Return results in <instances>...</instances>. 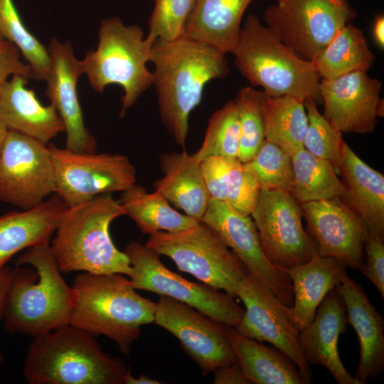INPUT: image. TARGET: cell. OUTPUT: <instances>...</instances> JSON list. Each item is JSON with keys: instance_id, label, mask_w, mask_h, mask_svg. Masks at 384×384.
Wrapping results in <instances>:
<instances>
[{"instance_id": "cell-1", "label": "cell", "mask_w": 384, "mask_h": 384, "mask_svg": "<svg viewBox=\"0 0 384 384\" xmlns=\"http://www.w3.org/2000/svg\"><path fill=\"white\" fill-rule=\"evenodd\" d=\"M225 54L186 36L153 43L150 62L154 65L153 85L161 119L182 146L188 136L189 114L200 104L205 85L229 73Z\"/></svg>"}, {"instance_id": "cell-2", "label": "cell", "mask_w": 384, "mask_h": 384, "mask_svg": "<svg viewBox=\"0 0 384 384\" xmlns=\"http://www.w3.org/2000/svg\"><path fill=\"white\" fill-rule=\"evenodd\" d=\"M16 266L4 301L5 331L33 337L70 324L75 293L61 275L49 241L26 249Z\"/></svg>"}, {"instance_id": "cell-3", "label": "cell", "mask_w": 384, "mask_h": 384, "mask_svg": "<svg viewBox=\"0 0 384 384\" xmlns=\"http://www.w3.org/2000/svg\"><path fill=\"white\" fill-rule=\"evenodd\" d=\"M124 215V208L111 193L67 207L58 219L50 245L59 270L130 277L133 271L128 257L114 246L109 233L110 223Z\"/></svg>"}, {"instance_id": "cell-4", "label": "cell", "mask_w": 384, "mask_h": 384, "mask_svg": "<svg viewBox=\"0 0 384 384\" xmlns=\"http://www.w3.org/2000/svg\"><path fill=\"white\" fill-rule=\"evenodd\" d=\"M127 370L92 334L68 324L33 337L23 372L31 384H122Z\"/></svg>"}, {"instance_id": "cell-5", "label": "cell", "mask_w": 384, "mask_h": 384, "mask_svg": "<svg viewBox=\"0 0 384 384\" xmlns=\"http://www.w3.org/2000/svg\"><path fill=\"white\" fill-rule=\"evenodd\" d=\"M74 307L70 324L93 336L112 340L126 356L141 326L154 323L156 303L136 292L122 274H78L73 283Z\"/></svg>"}, {"instance_id": "cell-6", "label": "cell", "mask_w": 384, "mask_h": 384, "mask_svg": "<svg viewBox=\"0 0 384 384\" xmlns=\"http://www.w3.org/2000/svg\"><path fill=\"white\" fill-rule=\"evenodd\" d=\"M232 53L242 75L266 95L321 102V78L313 61L296 54L256 15L247 16Z\"/></svg>"}, {"instance_id": "cell-7", "label": "cell", "mask_w": 384, "mask_h": 384, "mask_svg": "<svg viewBox=\"0 0 384 384\" xmlns=\"http://www.w3.org/2000/svg\"><path fill=\"white\" fill-rule=\"evenodd\" d=\"M98 36L96 50L87 51L81 61L82 72L90 86L99 92L112 84L123 88L122 117L153 85V73L146 64L156 40L149 36L144 38L141 27L125 26L117 17L102 20Z\"/></svg>"}, {"instance_id": "cell-8", "label": "cell", "mask_w": 384, "mask_h": 384, "mask_svg": "<svg viewBox=\"0 0 384 384\" xmlns=\"http://www.w3.org/2000/svg\"><path fill=\"white\" fill-rule=\"evenodd\" d=\"M146 245L170 257L179 271L233 297H237L239 282L250 273L218 234L202 221L182 231L151 234Z\"/></svg>"}, {"instance_id": "cell-9", "label": "cell", "mask_w": 384, "mask_h": 384, "mask_svg": "<svg viewBox=\"0 0 384 384\" xmlns=\"http://www.w3.org/2000/svg\"><path fill=\"white\" fill-rule=\"evenodd\" d=\"M356 16L348 0H276L263 14L266 26L284 44L311 61Z\"/></svg>"}, {"instance_id": "cell-10", "label": "cell", "mask_w": 384, "mask_h": 384, "mask_svg": "<svg viewBox=\"0 0 384 384\" xmlns=\"http://www.w3.org/2000/svg\"><path fill=\"white\" fill-rule=\"evenodd\" d=\"M132 268L129 277L135 289H144L178 300L226 326L236 327L245 309L228 293L207 284L193 282L167 269L156 252L138 242L125 247Z\"/></svg>"}, {"instance_id": "cell-11", "label": "cell", "mask_w": 384, "mask_h": 384, "mask_svg": "<svg viewBox=\"0 0 384 384\" xmlns=\"http://www.w3.org/2000/svg\"><path fill=\"white\" fill-rule=\"evenodd\" d=\"M55 171V191L67 207L94 197L124 191L135 184L136 169L120 154L75 152L48 145Z\"/></svg>"}, {"instance_id": "cell-12", "label": "cell", "mask_w": 384, "mask_h": 384, "mask_svg": "<svg viewBox=\"0 0 384 384\" xmlns=\"http://www.w3.org/2000/svg\"><path fill=\"white\" fill-rule=\"evenodd\" d=\"M250 215L262 250L275 267L287 272L318 253L316 241L303 228L300 203L290 193L261 188Z\"/></svg>"}, {"instance_id": "cell-13", "label": "cell", "mask_w": 384, "mask_h": 384, "mask_svg": "<svg viewBox=\"0 0 384 384\" xmlns=\"http://www.w3.org/2000/svg\"><path fill=\"white\" fill-rule=\"evenodd\" d=\"M54 191L48 144L8 129L0 154V201L29 210Z\"/></svg>"}, {"instance_id": "cell-14", "label": "cell", "mask_w": 384, "mask_h": 384, "mask_svg": "<svg viewBox=\"0 0 384 384\" xmlns=\"http://www.w3.org/2000/svg\"><path fill=\"white\" fill-rule=\"evenodd\" d=\"M154 323L178 339L203 375L238 361L228 336V326L178 300L160 295Z\"/></svg>"}, {"instance_id": "cell-15", "label": "cell", "mask_w": 384, "mask_h": 384, "mask_svg": "<svg viewBox=\"0 0 384 384\" xmlns=\"http://www.w3.org/2000/svg\"><path fill=\"white\" fill-rule=\"evenodd\" d=\"M237 297L245 306L235 327L237 331L259 342L272 343L296 364L304 383H311V370L300 346V331L288 318L284 305L250 273L239 282Z\"/></svg>"}, {"instance_id": "cell-16", "label": "cell", "mask_w": 384, "mask_h": 384, "mask_svg": "<svg viewBox=\"0 0 384 384\" xmlns=\"http://www.w3.org/2000/svg\"><path fill=\"white\" fill-rule=\"evenodd\" d=\"M201 221L218 234L250 274L269 289L283 305H293L291 279L287 272L275 267L266 257L251 215H242L225 201L210 198Z\"/></svg>"}, {"instance_id": "cell-17", "label": "cell", "mask_w": 384, "mask_h": 384, "mask_svg": "<svg viewBox=\"0 0 384 384\" xmlns=\"http://www.w3.org/2000/svg\"><path fill=\"white\" fill-rule=\"evenodd\" d=\"M306 233L316 242L318 254L360 270L363 242L369 231L364 221L338 197L300 203Z\"/></svg>"}, {"instance_id": "cell-18", "label": "cell", "mask_w": 384, "mask_h": 384, "mask_svg": "<svg viewBox=\"0 0 384 384\" xmlns=\"http://www.w3.org/2000/svg\"><path fill=\"white\" fill-rule=\"evenodd\" d=\"M382 82L367 71H356L333 79H321L319 92L324 117L341 133L374 132L384 116Z\"/></svg>"}, {"instance_id": "cell-19", "label": "cell", "mask_w": 384, "mask_h": 384, "mask_svg": "<svg viewBox=\"0 0 384 384\" xmlns=\"http://www.w3.org/2000/svg\"><path fill=\"white\" fill-rule=\"evenodd\" d=\"M50 68L45 79L46 95L61 117L66 132L65 149L80 153L95 152L97 142L84 123L77 84L83 73L81 61L73 53L70 42L53 37L47 48Z\"/></svg>"}, {"instance_id": "cell-20", "label": "cell", "mask_w": 384, "mask_h": 384, "mask_svg": "<svg viewBox=\"0 0 384 384\" xmlns=\"http://www.w3.org/2000/svg\"><path fill=\"white\" fill-rule=\"evenodd\" d=\"M335 290L346 309V321L356 331L360 360L353 377L360 384L378 377L384 368V320L362 287L346 273Z\"/></svg>"}, {"instance_id": "cell-21", "label": "cell", "mask_w": 384, "mask_h": 384, "mask_svg": "<svg viewBox=\"0 0 384 384\" xmlns=\"http://www.w3.org/2000/svg\"><path fill=\"white\" fill-rule=\"evenodd\" d=\"M346 324L344 303L332 289L319 306L313 321L300 331V346L309 365L325 367L338 384H360L345 368L338 354V337L346 331Z\"/></svg>"}, {"instance_id": "cell-22", "label": "cell", "mask_w": 384, "mask_h": 384, "mask_svg": "<svg viewBox=\"0 0 384 384\" xmlns=\"http://www.w3.org/2000/svg\"><path fill=\"white\" fill-rule=\"evenodd\" d=\"M28 78L13 75L0 93V119L9 130L44 144L65 131L63 122L53 105L43 106L34 90L26 87Z\"/></svg>"}, {"instance_id": "cell-23", "label": "cell", "mask_w": 384, "mask_h": 384, "mask_svg": "<svg viewBox=\"0 0 384 384\" xmlns=\"http://www.w3.org/2000/svg\"><path fill=\"white\" fill-rule=\"evenodd\" d=\"M287 273L291 279L293 305L284 306L291 322L302 331L314 319L317 308L341 282L346 267L336 259L316 253L306 262L295 265Z\"/></svg>"}, {"instance_id": "cell-24", "label": "cell", "mask_w": 384, "mask_h": 384, "mask_svg": "<svg viewBox=\"0 0 384 384\" xmlns=\"http://www.w3.org/2000/svg\"><path fill=\"white\" fill-rule=\"evenodd\" d=\"M338 174L343 184L338 198L370 230L384 238V176L361 159L346 142Z\"/></svg>"}, {"instance_id": "cell-25", "label": "cell", "mask_w": 384, "mask_h": 384, "mask_svg": "<svg viewBox=\"0 0 384 384\" xmlns=\"http://www.w3.org/2000/svg\"><path fill=\"white\" fill-rule=\"evenodd\" d=\"M159 160L164 175L154 183L155 191L186 215L201 221L210 196L201 174L200 161L186 151L164 154Z\"/></svg>"}, {"instance_id": "cell-26", "label": "cell", "mask_w": 384, "mask_h": 384, "mask_svg": "<svg viewBox=\"0 0 384 384\" xmlns=\"http://www.w3.org/2000/svg\"><path fill=\"white\" fill-rule=\"evenodd\" d=\"M67 208L57 196L29 210L0 217V269L19 251L50 239Z\"/></svg>"}, {"instance_id": "cell-27", "label": "cell", "mask_w": 384, "mask_h": 384, "mask_svg": "<svg viewBox=\"0 0 384 384\" xmlns=\"http://www.w3.org/2000/svg\"><path fill=\"white\" fill-rule=\"evenodd\" d=\"M252 0H196L184 36L233 53L242 16Z\"/></svg>"}, {"instance_id": "cell-28", "label": "cell", "mask_w": 384, "mask_h": 384, "mask_svg": "<svg viewBox=\"0 0 384 384\" xmlns=\"http://www.w3.org/2000/svg\"><path fill=\"white\" fill-rule=\"evenodd\" d=\"M228 336L245 374L255 384H304L296 364L270 348L228 326Z\"/></svg>"}, {"instance_id": "cell-29", "label": "cell", "mask_w": 384, "mask_h": 384, "mask_svg": "<svg viewBox=\"0 0 384 384\" xmlns=\"http://www.w3.org/2000/svg\"><path fill=\"white\" fill-rule=\"evenodd\" d=\"M265 140L292 156L304 148L308 119L304 102L288 95L272 97L261 91Z\"/></svg>"}, {"instance_id": "cell-30", "label": "cell", "mask_w": 384, "mask_h": 384, "mask_svg": "<svg viewBox=\"0 0 384 384\" xmlns=\"http://www.w3.org/2000/svg\"><path fill=\"white\" fill-rule=\"evenodd\" d=\"M119 202L139 230L146 234L158 231L179 232L198 222L171 208L159 192L148 193L141 186L134 184L122 192Z\"/></svg>"}, {"instance_id": "cell-31", "label": "cell", "mask_w": 384, "mask_h": 384, "mask_svg": "<svg viewBox=\"0 0 384 384\" xmlns=\"http://www.w3.org/2000/svg\"><path fill=\"white\" fill-rule=\"evenodd\" d=\"M375 60L363 31L348 23L312 61L321 79L329 80L353 72L367 71Z\"/></svg>"}, {"instance_id": "cell-32", "label": "cell", "mask_w": 384, "mask_h": 384, "mask_svg": "<svg viewBox=\"0 0 384 384\" xmlns=\"http://www.w3.org/2000/svg\"><path fill=\"white\" fill-rule=\"evenodd\" d=\"M292 196L299 203L339 197L343 184L333 164L316 157L304 148L292 156Z\"/></svg>"}, {"instance_id": "cell-33", "label": "cell", "mask_w": 384, "mask_h": 384, "mask_svg": "<svg viewBox=\"0 0 384 384\" xmlns=\"http://www.w3.org/2000/svg\"><path fill=\"white\" fill-rule=\"evenodd\" d=\"M0 33L28 61L33 79L45 80L50 68L48 50L26 28L13 0H0Z\"/></svg>"}, {"instance_id": "cell-34", "label": "cell", "mask_w": 384, "mask_h": 384, "mask_svg": "<svg viewBox=\"0 0 384 384\" xmlns=\"http://www.w3.org/2000/svg\"><path fill=\"white\" fill-rule=\"evenodd\" d=\"M240 123L234 100L228 102L210 117L203 143L193 154L201 161L210 156L238 158Z\"/></svg>"}, {"instance_id": "cell-35", "label": "cell", "mask_w": 384, "mask_h": 384, "mask_svg": "<svg viewBox=\"0 0 384 384\" xmlns=\"http://www.w3.org/2000/svg\"><path fill=\"white\" fill-rule=\"evenodd\" d=\"M260 94L261 91L245 87L238 92L234 100L240 123L238 158L242 163L251 160L265 140Z\"/></svg>"}, {"instance_id": "cell-36", "label": "cell", "mask_w": 384, "mask_h": 384, "mask_svg": "<svg viewBox=\"0 0 384 384\" xmlns=\"http://www.w3.org/2000/svg\"><path fill=\"white\" fill-rule=\"evenodd\" d=\"M304 105L308 119L304 148L314 156L329 161L338 174L345 144L342 133L319 113L314 100L307 99Z\"/></svg>"}, {"instance_id": "cell-37", "label": "cell", "mask_w": 384, "mask_h": 384, "mask_svg": "<svg viewBox=\"0 0 384 384\" xmlns=\"http://www.w3.org/2000/svg\"><path fill=\"white\" fill-rule=\"evenodd\" d=\"M245 163L255 174L261 188L291 193L293 185L292 156L276 144L265 140L255 156Z\"/></svg>"}, {"instance_id": "cell-38", "label": "cell", "mask_w": 384, "mask_h": 384, "mask_svg": "<svg viewBox=\"0 0 384 384\" xmlns=\"http://www.w3.org/2000/svg\"><path fill=\"white\" fill-rule=\"evenodd\" d=\"M196 0H155L147 36L174 41L184 36Z\"/></svg>"}, {"instance_id": "cell-39", "label": "cell", "mask_w": 384, "mask_h": 384, "mask_svg": "<svg viewBox=\"0 0 384 384\" xmlns=\"http://www.w3.org/2000/svg\"><path fill=\"white\" fill-rule=\"evenodd\" d=\"M260 185L252 169L233 158L230 167L225 202L242 215H250L257 205Z\"/></svg>"}, {"instance_id": "cell-40", "label": "cell", "mask_w": 384, "mask_h": 384, "mask_svg": "<svg viewBox=\"0 0 384 384\" xmlns=\"http://www.w3.org/2000/svg\"><path fill=\"white\" fill-rule=\"evenodd\" d=\"M384 238L369 229L363 242L366 258L361 272L384 298Z\"/></svg>"}, {"instance_id": "cell-41", "label": "cell", "mask_w": 384, "mask_h": 384, "mask_svg": "<svg viewBox=\"0 0 384 384\" xmlns=\"http://www.w3.org/2000/svg\"><path fill=\"white\" fill-rule=\"evenodd\" d=\"M231 157L210 156L200 161L201 174L210 198L225 201Z\"/></svg>"}, {"instance_id": "cell-42", "label": "cell", "mask_w": 384, "mask_h": 384, "mask_svg": "<svg viewBox=\"0 0 384 384\" xmlns=\"http://www.w3.org/2000/svg\"><path fill=\"white\" fill-rule=\"evenodd\" d=\"M10 75H21L33 79L31 68L20 59V50L12 43L4 40L0 43V93Z\"/></svg>"}, {"instance_id": "cell-43", "label": "cell", "mask_w": 384, "mask_h": 384, "mask_svg": "<svg viewBox=\"0 0 384 384\" xmlns=\"http://www.w3.org/2000/svg\"><path fill=\"white\" fill-rule=\"evenodd\" d=\"M214 384H251L237 361L228 365L216 368L213 371Z\"/></svg>"}, {"instance_id": "cell-44", "label": "cell", "mask_w": 384, "mask_h": 384, "mask_svg": "<svg viewBox=\"0 0 384 384\" xmlns=\"http://www.w3.org/2000/svg\"><path fill=\"white\" fill-rule=\"evenodd\" d=\"M11 272L12 269L6 265L0 269V319H3L4 301ZM4 362V357L0 351V364H2Z\"/></svg>"}, {"instance_id": "cell-45", "label": "cell", "mask_w": 384, "mask_h": 384, "mask_svg": "<svg viewBox=\"0 0 384 384\" xmlns=\"http://www.w3.org/2000/svg\"><path fill=\"white\" fill-rule=\"evenodd\" d=\"M373 36L375 43L379 48H384V17L383 15H378L373 23Z\"/></svg>"}, {"instance_id": "cell-46", "label": "cell", "mask_w": 384, "mask_h": 384, "mask_svg": "<svg viewBox=\"0 0 384 384\" xmlns=\"http://www.w3.org/2000/svg\"><path fill=\"white\" fill-rule=\"evenodd\" d=\"M123 383L124 384H159L161 382L151 379L147 375H140L138 378H134L129 370L124 375Z\"/></svg>"}, {"instance_id": "cell-47", "label": "cell", "mask_w": 384, "mask_h": 384, "mask_svg": "<svg viewBox=\"0 0 384 384\" xmlns=\"http://www.w3.org/2000/svg\"><path fill=\"white\" fill-rule=\"evenodd\" d=\"M7 132H8L7 127L0 119V154H1L3 144H4Z\"/></svg>"}, {"instance_id": "cell-48", "label": "cell", "mask_w": 384, "mask_h": 384, "mask_svg": "<svg viewBox=\"0 0 384 384\" xmlns=\"http://www.w3.org/2000/svg\"><path fill=\"white\" fill-rule=\"evenodd\" d=\"M4 40H5V39L4 38V37L2 36V35H1V33H0V43H1Z\"/></svg>"}]
</instances>
